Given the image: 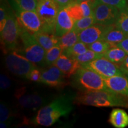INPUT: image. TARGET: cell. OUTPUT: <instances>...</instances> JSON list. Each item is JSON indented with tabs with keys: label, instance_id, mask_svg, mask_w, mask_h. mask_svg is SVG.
<instances>
[{
	"label": "cell",
	"instance_id": "83f0119b",
	"mask_svg": "<svg viewBox=\"0 0 128 128\" xmlns=\"http://www.w3.org/2000/svg\"><path fill=\"white\" fill-rule=\"evenodd\" d=\"M65 8L66 9L68 14H70V16L73 18V20L75 22L84 17L82 8H81L80 3H72V4H70V6Z\"/></svg>",
	"mask_w": 128,
	"mask_h": 128
},
{
	"label": "cell",
	"instance_id": "484cf974",
	"mask_svg": "<svg viewBox=\"0 0 128 128\" xmlns=\"http://www.w3.org/2000/svg\"><path fill=\"white\" fill-rule=\"evenodd\" d=\"M88 47L90 50L103 56L104 54L108 51L112 47V46L109 43L103 40H99L88 44Z\"/></svg>",
	"mask_w": 128,
	"mask_h": 128
},
{
	"label": "cell",
	"instance_id": "9c48e42d",
	"mask_svg": "<svg viewBox=\"0 0 128 128\" xmlns=\"http://www.w3.org/2000/svg\"><path fill=\"white\" fill-rule=\"evenodd\" d=\"M92 70L100 75L103 78H108L118 76H124L119 66L105 58L101 57L81 65Z\"/></svg>",
	"mask_w": 128,
	"mask_h": 128
},
{
	"label": "cell",
	"instance_id": "277c9868",
	"mask_svg": "<svg viewBox=\"0 0 128 128\" xmlns=\"http://www.w3.org/2000/svg\"><path fill=\"white\" fill-rule=\"evenodd\" d=\"M23 28L19 23L16 14L10 10L6 26L1 33V44L4 54L12 50H16L18 48V40Z\"/></svg>",
	"mask_w": 128,
	"mask_h": 128
},
{
	"label": "cell",
	"instance_id": "4dcf8cb0",
	"mask_svg": "<svg viewBox=\"0 0 128 128\" xmlns=\"http://www.w3.org/2000/svg\"><path fill=\"white\" fill-rule=\"evenodd\" d=\"M103 3L118 8L120 10H125L128 5L127 0H92V4Z\"/></svg>",
	"mask_w": 128,
	"mask_h": 128
},
{
	"label": "cell",
	"instance_id": "3957f363",
	"mask_svg": "<svg viewBox=\"0 0 128 128\" xmlns=\"http://www.w3.org/2000/svg\"><path fill=\"white\" fill-rule=\"evenodd\" d=\"M71 84L81 92L110 90L104 80L96 72L81 66L71 76Z\"/></svg>",
	"mask_w": 128,
	"mask_h": 128
},
{
	"label": "cell",
	"instance_id": "8992f818",
	"mask_svg": "<svg viewBox=\"0 0 128 128\" xmlns=\"http://www.w3.org/2000/svg\"><path fill=\"white\" fill-rule=\"evenodd\" d=\"M60 9L54 0H38L36 12L42 23L40 31L55 34L56 22Z\"/></svg>",
	"mask_w": 128,
	"mask_h": 128
},
{
	"label": "cell",
	"instance_id": "52a82bcc",
	"mask_svg": "<svg viewBox=\"0 0 128 128\" xmlns=\"http://www.w3.org/2000/svg\"><path fill=\"white\" fill-rule=\"evenodd\" d=\"M5 63L10 72L16 76L25 78L30 72L36 67V64L20 55L17 50L11 51L6 54Z\"/></svg>",
	"mask_w": 128,
	"mask_h": 128
},
{
	"label": "cell",
	"instance_id": "6da1fadb",
	"mask_svg": "<svg viewBox=\"0 0 128 128\" xmlns=\"http://www.w3.org/2000/svg\"><path fill=\"white\" fill-rule=\"evenodd\" d=\"M76 94L65 92L60 95L50 103L40 108L30 123L35 125L50 126L62 117L68 116L74 108Z\"/></svg>",
	"mask_w": 128,
	"mask_h": 128
},
{
	"label": "cell",
	"instance_id": "e575fe53",
	"mask_svg": "<svg viewBox=\"0 0 128 128\" xmlns=\"http://www.w3.org/2000/svg\"><path fill=\"white\" fill-rule=\"evenodd\" d=\"M12 81L7 75L1 74L0 75V88L1 90H6L10 87Z\"/></svg>",
	"mask_w": 128,
	"mask_h": 128
},
{
	"label": "cell",
	"instance_id": "d6986e66",
	"mask_svg": "<svg viewBox=\"0 0 128 128\" xmlns=\"http://www.w3.org/2000/svg\"><path fill=\"white\" fill-rule=\"evenodd\" d=\"M128 55L124 49L118 46H112L103 55V57L119 66Z\"/></svg>",
	"mask_w": 128,
	"mask_h": 128
},
{
	"label": "cell",
	"instance_id": "f546056e",
	"mask_svg": "<svg viewBox=\"0 0 128 128\" xmlns=\"http://www.w3.org/2000/svg\"><path fill=\"white\" fill-rule=\"evenodd\" d=\"M11 8L6 0H1L0 7V31L2 30L6 26V22Z\"/></svg>",
	"mask_w": 128,
	"mask_h": 128
},
{
	"label": "cell",
	"instance_id": "30bf717a",
	"mask_svg": "<svg viewBox=\"0 0 128 128\" xmlns=\"http://www.w3.org/2000/svg\"><path fill=\"white\" fill-rule=\"evenodd\" d=\"M15 97L21 108L36 110L46 103V98L36 92H28L26 87L17 89Z\"/></svg>",
	"mask_w": 128,
	"mask_h": 128
},
{
	"label": "cell",
	"instance_id": "ffe728a7",
	"mask_svg": "<svg viewBox=\"0 0 128 128\" xmlns=\"http://www.w3.org/2000/svg\"><path fill=\"white\" fill-rule=\"evenodd\" d=\"M16 12L23 11L36 12L38 0H8Z\"/></svg>",
	"mask_w": 128,
	"mask_h": 128
},
{
	"label": "cell",
	"instance_id": "f1b7e54d",
	"mask_svg": "<svg viewBox=\"0 0 128 128\" xmlns=\"http://www.w3.org/2000/svg\"><path fill=\"white\" fill-rule=\"evenodd\" d=\"M114 25L128 36V12L126 10L120 11L119 18Z\"/></svg>",
	"mask_w": 128,
	"mask_h": 128
},
{
	"label": "cell",
	"instance_id": "836d02e7",
	"mask_svg": "<svg viewBox=\"0 0 128 128\" xmlns=\"http://www.w3.org/2000/svg\"><path fill=\"white\" fill-rule=\"evenodd\" d=\"M41 75L42 71L36 67L30 72L28 76H27L26 79L30 80L33 82H40L41 78Z\"/></svg>",
	"mask_w": 128,
	"mask_h": 128
},
{
	"label": "cell",
	"instance_id": "5b68a950",
	"mask_svg": "<svg viewBox=\"0 0 128 128\" xmlns=\"http://www.w3.org/2000/svg\"><path fill=\"white\" fill-rule=\"evenodd\" d=\"M20 39L22 46L16 50L36 65H44L46 50L38 42L33 34L23 28Z\"/></svg>",
	"mask_w": 128,
	"mask_h": 128
},
{
	"label": "cell",
	"instance_id": "ac0fdd59",
	"mask_svg": "<svg viewBox=\"0 0 128 128\" xmlns=\"http://www.w3.org/2000/svg\"><path fill=\"white\" fill-rule=\"evenodd\" d=\"M108 122L114 128H126L128 126V114L121 108H114L110 113Z\"/></svg>",
	"mask_w": 128,
	"mask_h": 128
},
{
	"label": "cell",
	"instance_id": "7402d4cb",
	"mask_svg": "<svg viewBox=\"0 0 128 128\" xmlns=\"http://www.w3.org/2000/svg\"><path fill=\"white\" fill-rule=\"evenodd\" d=\"M78 41V34L72 29L71 31L60 38L58 45L62 48V50H64L71 47Z\"/></svg>",
	"mask_w": 128,
	"mask_h": 128
},
{
	"label": "cell",
	"instance_id": "ab89813d",
	"mask_svg": "<svg viewBox=\"0 0 128 128\" xmlns=\"http://www.w3.org/2000/svg\"><path fill=\"white\" fill-rule=\"evenodd\" d=\"M76 2L78 3H81V2H83V1H89V0H76Z\"/></svg>",
	"mask_w": 128,
	"mask_h": 128
},
{
	"label": "cell",
	"instance_id": "2e32d148",
	"mask_svg": "<svg viewBox=\"0 0 128 128\" xmlns=\"http://www.w3.org/2000/svg\"><path fill=\"white\" fill-rule=\"evenodd\" d=\"M108 90L128 98V78L125 76H118L104 78Z\"/></svg>",
	"mask_w": 128,
	"mask_h": 128
},
{
	"label": "cell",
	"instance_id": "8d00e7d4",
	"mask_svg": "<svg viewBox=\"0 0 128 128\" xmlns=\"http://www.w3.org/2000/svg\"><path fill=\"white\" fill-rule=\"evenodd\" d=\"M119 67L124 75L128 76V55L124 59V62L119 65Z\"/></svg>",
	"mask_w": 128,
	"mask_h": 128
},
{
	"label": "cell",
	"instance_id": "44dd1931",
	"mask_svg": "<svg viewBox=\"0 0 128 128\" xmlns=\"http://www.w3.org/2000/svg\"><path fill=\"white\" fill-rule=\"evenodd\" d=\"M128 36L114 26L104 37L103 40L109 43L112 46H115Z\"/></svg>",
	"mask_w": 128,
	"mask_h": 128
},
{
	"label": "cell",
	"instance_id": "7c38bea8",
	"mask_svg": "<svg viewBox=\"0 0 128 128\" xmlns=\"http://www.w3.org/2000/svg\"><path fill=\"white\" fill-rule=\"evenodd\" d=\"M114 24L106 26L94 24L80 32L78 34L79 41L88 45L97 40H103L106 34L114 28Z\"/></svg>",
	"mask_w": 128,
	"mask_h": 128
},
{
	"label": "cell",
	"instance_id": "4316f807",
	"mask_svg": "<svg viewBox=\"0 0 128 128\" xmlns=\"http://www.w3.org/2000/svg\"><path fill=\"white\" fill-rule=\"evenodd\" d=\"M103 56L102 55L97 54V53L94 52V51L88 49L86 52L83 54H81V55L77 56L75 58V59H76L80 62V64L81 65H82L84 64L88 63L92 60Z\"/></svg>",
	"mask_w": 128,
	"mask_h": 128
},
{
	"label": "cell",
	"instance_id": "e0dca14e",
	"mask_svg": "<svg viewBox=\"0 0 128 128\" xmlns=\"http://www.w3.org/2000/svg\"><path fill=\"white\" fill-rule=\"evenodd\" d=\"M33 36L38 42L46 50H48L54 46L58 45L60 38L57 37L55 34L39 31L33 33Z\"/></svg>",
	"mask_w": 128,
	"mask_h": 128
},
{
	"label": "cell",
	"instance_id": "9a60e30c",
	"mask_svg": "<svg viewBox=\"0 0 128 128\" xmlns=\"http://www.w3.org/2000/svg\"><path fill=\"white\" fill-rule=\"evenodd\" d=\"M67 76L71 77L77 70L81 66V65L76 59L70 58L62 54L54 64Z\"/></svg>",
	"mask_w": 128,
	"mask_h": 128
},
{
	"label": "cell",
	"instance_id": "d590c367",
	"mask_svg": "<svg viewBox=\"0 0 128 128\" xmlns=\"http://www.w3.org/2000/svg\"><path fill=\"white\" fill-rule=\"evenodd\" d=\"M58 4L60 8H64L72 3L76 2V0H54Z\"/></svg>",
	"mask_w": 128,
	"mask_h": 128
},
{
	"label": "cell",
	"instance_id": "60d3db41",
	"mask_svg": "<svg viewBox=\"0 0 128 128\" xmlns=\"http://www.w3.org/2000/svg\"><path fill=\"white\" fill-rule=\"evenodd\" d=\"M125 10L126 11V12H128V5H127V7H126V10Z\"/></svg>",
	"mask_w": 128,
	"mask_h": 128
},
{
	"label": "cell",
	"instance_id": "74e56055",
	"mask_svg": "<svg viewBox=\"0 0 128 128\" xmlns=\"http://www.w3.org/2000/svg\"><path fill=\"white\" fill-rule=\"evenodd\" d=\"M116 46H118V47L124 49L128 55V36L123 40L122 41H121L120 42H119L117 44Z\"/></svg>",
	"mask_w": 128,
	"mask_h": 128
},
{
	"label": "cell",
	"instance_id": "603a6c76",
	"mask_svg": "<svg viewBox=\"0 0 128 128\" xmlns=\"http://www.w3.org/2000/svg\"><path fill=\"white\" fill-rule=\"evenodd\" d=\"M62 52H63V50L59 45L54 46L48 50H46L44 65H45L46 66H50L54 65L58 59L62 54Z\"/></svg>",
	"mask_w": 128,
	"mask_h": 128
},
{
	"label": "cell",
	"instance_id": "8fae6325",
	"mask_svg": "<svg viewBox=\"0 0 128 128\" xmlns=\"http://www.w3.org/2000/svg\"><path fill=\"white\" fill-rule=\"evenodd\" d=\"M67 76L55 65L42 71L40 82L55 88H62L68 84Z\"/></svg>",
	"mask_w": 128,
	"mask_h": 128
},
{
	"label": "cell",
	"instance_id": "f35d334b",
	"mask_svg": "<svg viewBox=\"0 0 128 128\" xmlns=\"http://www.w3.org/2000/svg\"><path fill=\"white\" fill-rule=\"evenodd\" d=\"M11 122L12 120H8L6 122H1L0 123V128H8L9 126H10Z\"/></svg>",
	"mask_w": 128,
	"mask_h": 128
},
{
	"label": "cell",
	"instance_id": "4fadbf2b",
	"mask_svg": "<svg viewBox=\"0 0 128 128\" xmlns=\"http://www.w3.org/2000/svg\"><path fill=\"white\" fill-rule=\"evenodd\" d=\"M17 19L24 29L33 33L40 31L42 23L36 12L23 11L16 12Z\"/></svg>",
	"mask_w": 128,
	"mask_h": 128
},
{
	"label": "cell",
	"instance_id": "b9f144b4",
	"mask_svg": "<svg viewBox=\"0 0 128 128\" xmlns=\"http://www.w3.org/2000/svg\"><path fill=\"white\" fill-rule=\"evenodd\" d=\"M127 1H128V0H127Z\"/></svg>",
	"mask_w": 128,
	"mask_h": 128
},
{
	"label": "cell",
	"instance_id": "d6a6232c",
	"mask_svg": "<svg viewBox=\"0 0 128 128\" xmlns=\"http://www.w3.org/2000/svg\"><path fill=\"white\" fill-rule=\"evenodd\" d=\"M82 8L83 15L84 17H88L93 14V7H92V0L83 1L80 3Z\"/></svg>",
	"mask_w": 128,
	"mask_h": 128
},
{
	"label": "cell",
	"instance_id": "cb8c5ba5",
	"mask_svg": "<svg viewBox=\"0 0 128 128\" xmlns=\"http://www.w3.org/2000/svg\"><path fill=\"white\" fill-rule=\"evenodd\" d=\"M88 49V47L87 44H84L82 42L78 41L71 47L63 50L62 54L68 57L75 58L77 56L84 54Z\"/></svg>",
	"mask_w": 128,
	"mask_h": 128
},
{
	"label": "cell",
	"instance_id": "5bb4252c",
	"mask_svg": "<svg viewBox=\"0 0 128 128\" xmlns=\"http://www.w3.org/2000/svg\"><path fill=\"white\" fill-rule=\"evenodd\" d=\"M75 21L70 16L65 8H60L56 22L55 34L60 38L72 29Z\"/></svg>",
	"mask_w": 128,
	"mask_h": 128
},
{
	"label": "cell",
	"instance_id": "ba28073f",
	"mask_svg": "<svg viewBox=\"0 0 128 128\" xmlns=\"http://www.w3.org/2000/svg\"><path fill=\"white\" fill-rule=\"evenodd\" d=\"M92 7L96 23L99 24H115L120 13V10L118 8L103 3L94 4Z\"/></svg>",
	"mask_w": 128,
	"mask_h": 128
},
{
	"label": "cell",
	"instance_id": "1f68e13d",
	"mask_svg": "<svg viewBox=\"0 0 128 128\" xmlns=\"http://www.w3.org/2000/svg\"><path fill=\"white\" fill-rule=\"evenodd\" d=\"M14 114L12 110L8 106L3 102L0 103V121L6 122L12 120L11 119Z\"/></svg>",
	"mask_w": 128,
	"mask_h": 128
},
{
	"label": "cell",
	"instance_id": "d4e9b609",
	"mask_svg": "<svg viewBox=\"0 0 128 128\" xmlns=\"http://www.w3.org/2000/svg\"><path fill=\"white\" fill-rule=\"evenodd\" d=\"M94 24H96L95 18L92 14V16H88V17H83V18L75 22L74 26L72 29L76 33L79 34L80 32H82V30L92 26Z\"/></svg>",
	"mask_w": 128,
	"mask_h": 128
},
{
	"label": "cell",
	"instance_id": "7a4b0ae2",
	"mask_svg": "<svg viewBox=\"0 0 128 128\" xmlns=\"http://www.w3.org/2000/svg\"><path fill=\"white\" fill-rule=\"evenodd\" d=\"M74 103L98 107H124L128 108L126 97L111 90L80 92L76 94Z\"/></svg>",
	"mask_w": 128,
	"mask_h": 128
}]
</instances>
